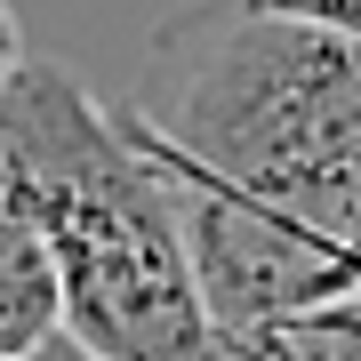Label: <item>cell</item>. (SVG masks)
<instances>
[{
	"instance_id": "6da1fadb",
	"label": "cell",
	"mask_w": 361,
	"mask_h": 361,
	"mask_svg": "<svg viewBox=\"0 0 361 361\" xmlns=\"http://www.w3.org/2000/svg\"><path fill=\"white\" fill-rule=\"evenodd\" d=\"M129 129L169 169L225 353L361 297V49L249 0L145 40Z\"/></svg>"
},
{
	"instance_id": "7a4b0ae2",
	"label": "cell",
	"mask_w": 361,
	"mask_h": 361,
	"mask_svg": "<svg viewBox=\"0 0 361 361\" xmlns=\"http://www.w3.org/2000/svg\"><path fill=\"white\" fill-rule=\"evenodd\" d=\"M0 185L56 249L73 345L104 361H233L169 169L80 73L16 65L0 89Z\"/></svg>"
},
{
	"instance_id": "3957f363",
	"label": "cell",
	"mask_w": 361,
	"mask_h": 361,
	"mask_svg": "<svg viewBox=\"0 0 361 361\" xmlns=\"http://www.w3.org/2000/svg\"><path fill=\"white\" fill-rule=\"evenodd\" d=\"M65 337V273L40 217L0 185V361H40Z\"/></svg>"
},
{
	"instance_id": "277c9868",
	"label": "cell",
	"mask_w": 361,
	"mask_h": 361,
	"mask_svg": "<svg viewBox=\"0 0 361 361\" xmlns=\"http://www.w3.org/2000/svg\"><path fill=\"white\" fill-rule=\"evenodd\" d=\"M233 361H361V297L322 313H297V322H273L257 337H241Z\"/></svg>"
},
{
	"instance_id": "5b68a950",
	"label": "cell",
	"mask_w": 361,
	"mask_h": 361,
	"mask_svg": "<svg viewBox=\"0 0 361 361\" xmlns=\"http://www.w3.org/2000/svg\"><path fill=\"white\" fill-rule=\"evenodd\" d=\"M249 8L297 16V25H322V32H337V40H353V49H361V0H249Z\"/></svg>"
},
{
	"instance_id": "8992f818",
	"label": "cell",
	"mask_w": 361,
	"mask_h": 361,
	"mask_svg": "<svg viewBox=\"0 0 361 361\" xmlns=\"http://www.w3.org/2000/svg\"><path fill=\"white\" fill-rule=\"evenodd\" d=\"M16 65H25V32H16L8 0H0V89H8V80H16Z\"/></svg>"
},
{
	"instance_id": "52a82bcc",
	"label": "cell",
	"mask_w": 361,
	"mask_h": 361,
	"mask_svg": "<svg viewBox=\"0 0 361 361\" xmlns=\"http://www.w3.org/2000/svg\"><path fill=\"white\" fill-rule=\"evenodd\" d=\"M40 361H104V353H89V345H73V337H56V345L40 353Z\"/></svg>"
}]
</instances>
